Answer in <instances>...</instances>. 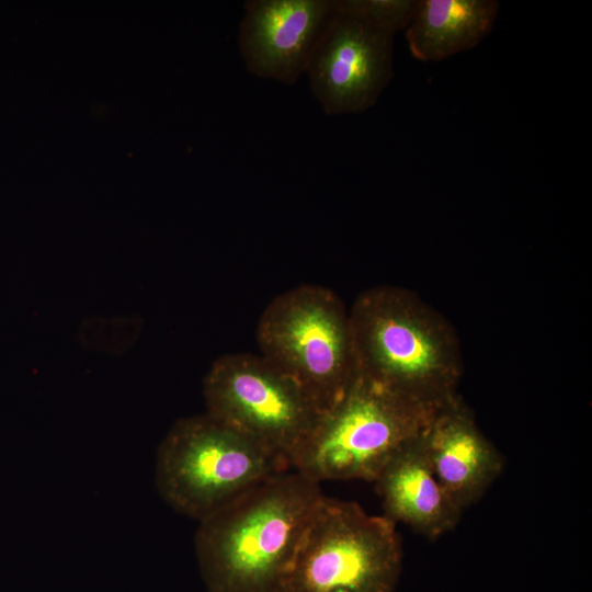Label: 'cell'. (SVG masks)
Returning <instances> with one entry per match:
<instances>
[{"mask_svg":"<svg viewBox=\"0 0 592 592\" xmlns=\"http://www.w3.org/2000/svg\"><path fill=\"white\" fill-rule=\"evenodd\" d=\"M322 497L318 482L287 470L200 521L195 553L208 592H281Z\"/></svg>","mask_w":592,"mask_h":592,"instance_id":"6da1fadb","label":"cell"},{"mask_svg":"<svg viewBox=\"0 0 592 592\" xmlns=\"http://www.w3.org/2000/svg\"><path fill=\"white\" fill-rule=\"evenodd\" d=\"M349 318L356 376L431 409L458 395L464 364L457 334L417 294L371 287Z\"/></svg>","mask_w":592,"mask_h":592,"instance_id":"7a4b0ae2","label":"cell"},{"mask_svg":"<svg viewBox=\"0 0 592 592\" xmlns=\"http://www.w3.org/2000/svg\"><path fill=\"white\" fill-rule=\"evenodd\" d=\"M292 469L283 457L207 412L179 419L160 442L155 483L174 511L198 522Z\"/></svg>","mask_w":592,"mask_h":592,"instance_id":"3957f363","label":"cell"},{"mask_svg":"<svg viewBox=\"0 0 592 592\" xmlns=\"http://www.w3.org/2000/svg\"><path fill=\"white\" fill-rule=\"evenodd\" d=\"M437 409L356 376L294 452L291 468L320 483L374 482L387 462L419 436Z\"/></svg>","mask_w":592,"mask_h":592,"instance_id":"277c9868","label":"cell"},{"mask_svg":"<svg viewBox=\"0 0 592 592\" xmlns=\"http://www.w3.org/2000/svg\"><path fill=\"white\" fill-rule=\"evenodd\" d=\"M260 355L293 379L322 412L356 377L349 310L330 288L303 284L276 296L257 328Z\"/></svg>","mask_w":592,"mask_h":592,"instance_id":"5b68a950","label":"cell"},{"mask_svg":"<svg viewBox=\"0 0 592 592\" xmlns=\"http://www.w3.org/2000/svg\"><path fill=\"white\" fill-rule=\"evenodd\" d=\"M402 565L396 523L355 502L322 497L281 592H395Z\"/></svg>","mask_w":592,"mask_h":592,"instance_id":"8992f818","label":"cell"},{"mask_svg":"<svg viewBox=\"0 0 592 592\" xmlns=\"http://www.w3.org/2000/svg\"><path fill=\"white\" fill-rule=\"evenodd\" d=\"M207 413L287 460L321 411L288 376L260 354L218 357L203 383Z\"/></svg>","mask_w":592,"mask_h":592,"instance_id":"52a82bcc","label":"cell"},{"mask_svg":"<svg viewBox=\"0 0 592 592\" xmlns=\"http://www.w3.org/2000/svg\"><path fill=\"white\" fill-rule=\"evenodd\" d=\"M394 32L340 9L334 0L305 72L326 114H356L375 105L394 73Z\"/></svg>","mask_w":592,"mask_h":592,"instance_id":"ba28073f","label":"cell"},{"mask_svg":"<svg viewBox=\"0 0 592 592\" xmlns=\"http://www.w3.org/2000/svg\"><path fill=\"white\" fill-rule=\"evenodd\" d=\"M334 12V0H249L239 30V50L252 75L295 83L306 72Z\"/></svg>","mask_w":592,"mask_h":592,"instance_id":"9c48e42d","label":"cell"},{"mask_svg":"<svg viewBox=\"0 0 592 592\" xmlns=\"http://www.w3.org/2000/svg\"><path fill=\"white\" fill-rule=\"evenodd\" d=\"M422 439L435 476L462 511L477 502L503 470L502 455L459 395L436 410Z\"/></svg>","mask_w":592,"mask_h":592,"instance_id":"30bf717a","label":"cell"},{"mask_svg":"<svg viewBox=\"0 0 592 592\" xmlns=\"http://www.w3.org/2000/svg\"><path fill=\"white\" fill-rule=\"evenodd\" d=\"M423 432L403 445L374 481L385 514L429 539L453 530L463 511L446 493L428 459Z\"/></svg>","mask_w":592,"mask_h":592,"instance_id":"8fae6325","label":"cell"},{"mask_svg":"<svg viewBox=\"0 0 592 592\" xmlns=\"http://www.w3.org/2000/svg\"><path fill=\"white\" fill-rule=\"evenodd\" d=\"M499 9L496 0H419L406 29L408 48L423 62L473 49L491 33Z\"/></svg>","mask_w":592,"mask_h":592,"instance_id":"7c38bea8","label":"cell"},{"mask_svg":"<svg viewBox=\"0 0 592 592\" xmlns=\"http://www.w3.org/2000/svg\"><path fill=\"white\" fill-rule=\"evenodd\" d=\"M419 0H335L348 12L365 18L395 34L412 21Z\"/></svg>","mask_w":592,"mask_h":592,"instance_id":"4fadbf2b","label":"cell"}]
</instances>
